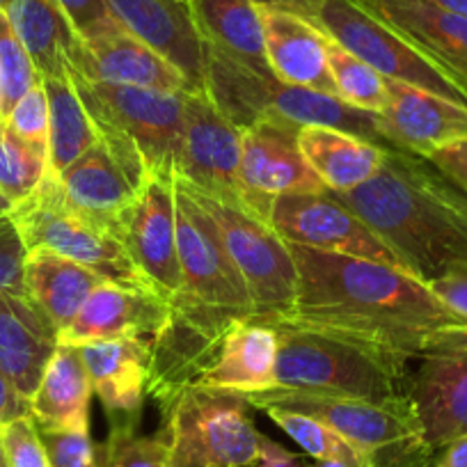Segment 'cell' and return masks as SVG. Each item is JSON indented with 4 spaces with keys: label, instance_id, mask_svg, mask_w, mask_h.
Listing matches in <instances>:
<instances>
[{
    "label": "cell",
    "instance_id": "cell-1",
    "mask_svg": "<svg viewBox=\"0 0 467 467\" xmlns=\"http://www.w3.org/2000/svg\"><path fill=\"white\" fill-rule=\"evenodd\" d=\"M286 245L298 289L289 314L273 321L358 346L403 379L438 332L467 326L426 282L403 268Z\"/></svg>",
    "mask_w": 467,
    "mask_h": 467
},
{
    "label": "cell",
    "instance_id": "cell-2",
    "mask_svg": "<svg viewBox=\"0 0 467 467\" xmlns=\"http://www.w3.org/2000/svg\"><path fill=\"white\" fill-rule=\"evenodd\" d=\"M330 195L426 285L447 268L467 264V192L424 156L389 150L369 182Z\"/></svg>",
    "mask_w": 467,
    "mask_h": 467
},
{
    "label": "cell",
    "instance_id": "cell-3",
    "mask_svg": "<svg viewBox=\"0 0 467 467\" xmlns=\"http://www.w3.org/2000/svg\"><path fill=\"white\" fill-rule=\"evenodd\" d=\"M204 89L234 127L257 122L300 131L303 127H327L394 150L380 133L379 112L348 106L339 97L309 88H296L277 78H262L204 47Z\"/></svg>",
    "mask_w": 467,
    "mask_h": 467
},
{
    "label": "cell",
    "instance_id": "cell-4",
    "mask_svg": "<svg viewBox=\"0 0 467 467\" xmlns=\"http://www.w3.org/2000/svg\"><path fill=\"white\" fill-rule=\"evenodd\" d=\"M177 250L182 289L170 314L220 344L241 318L254 317L253 298L229 257L218 224L177 179Z\"/></svg>",
    "mask_w": 467,
    "mask_h": 467
},
{
    "label": "cell",
    "instance_id": "cell-5",
    "mask_svg": "<svg viewBox=\"0 0 467 467\" xmlns=\"http://www.w3.org/2000/svg\"><path fill=\"white\" fill-rule=\"evenodd\" d=\"M244 394L188 385L163 410L159 440L172 467H254L259 433Z\"/></svg>",
    "mask_w": 467,
    "mask_h": 467
},
{
    "label": "cell",
    "instance_id": "cell-6",
    "mask_svg": "<svg viewBox=\"0 0 467 467\" xmlns=\"http://www.w3.org/2000/svg\"><path fill=\"white\" fill-rule=\"evenodd\" d=\"M280 332L275 388L282 392L392 403L408 397V379L353 344L268 321Z\"/></svg>",
    "mask_w": 467,
    "mask_h": 467
},
{
    "label": "cell",
    "instance_id": "cell-7",
    "mask_svg": "<svg viewBox=\"0 0 467 467\" xmlns=\"http://www.w3.org/2000/svg\"><path fill=\"white\" fill-rule=\"evenodd\" d=\"M12 223L19 229L28 253L47 250L89 268L108 282L154 291L131 262L122 239L112 229L76 211L53 174H47L37 191L16 204Z\"/></svg>",
    "mask_w": 467,
    "mask_h": 467
},
{
    "label": "cell",
    "instance_id": "cell-8",
    "mask_svg": "<svg viewBox=\"0 0 467 467\" xmlns=\"http://www.w3.org/2000/svg\"><path fill=\"white\" fill-rule=\"evenodd\" d=\"M182 183L218 224L229 257L234 259L250 291L254 317L273 321L289 314L296 303L298 271L286 241L273 229L271 223L245 206L215 200L206 192L195 191L186 182Z\"/></svg>",
    "mask_w": 467,
    "mask_h": 467
},
{
    "label": "cell",
    "instance_id": "cell-9",
    "mask_svg": "<svg viewBox=\"0 0 467 467\" xmlns=\"http://www.w3.org/2000/svg\"><path fill=\"white\" fill-rule=\"evenodd\" d=\"M69 78L92 119L117 129L136 145L150 172H177L188 92L92 83L71 69Z\"/></svg>",
    "mask_w": 467,
    "mask_h": 467
},
{
    "label": "cell",
    "instance_id": "cell-10",
    "mask_svg": "<svg viewBox=\"0 0 467 467\" xmlns=\"http://www.w3.org/2000/svg\"><path fill=\"white\" fill-rule=\"evenodd\" d=\"M309 24L327 39L379 71L385 78L426 89L453 103L467 106V99L456 85L444 78L421 53L392 28L380 24L350 0H321Z\"/></svg>",
    "mask_w": 467,
    "mask_h": 467
},
{
    "label": "cell",
    "instance_id": "cell-11",
    "mask_svg": "<svg viewBox=\"0 0 467 467\" xmlns=\"http://www.w3.org/2000/svg\"><path fill=\"white\" fill-rule=\"evenodd\" d=\"M408 399L431 449L467 435V326L442 330L421 348Z\"/></svg>",
    "mask_w": 467,
    "mask_h": 467
},
{
    "label": "cell",
    "instance_id": "cell-12",
    "mask_svg": "<svg viewBox=\"0 0 467 467\" xmlns=\"http://www.w3.org/2000/svg\"><path fill=\"white\" fill-rule=\"evenodd\" d=\"M177 177L215 200L250 209L241 186V129L220 112L206 89L186 94Z\"/></svg>",
    "mask_w": 467,
    "mask_h": 467
},
{
    "label": "cell",
    "instance_id": "cell-13",
    "mask_svg": "<svg viewBox=\"0 0 467 467\" xmlns=\"http://www.w3.org/2000/svg\"><path fill=\"white\" fill-rule=\"evenodd\" d=\"M119 239L156 294L172 303L182 289L177 250V172H151L119 223Z\"/></svg>",
    "mask_w": 467,
    "mask_h": 467
},
{
    "label": "cell",
    "instance_id": "cell-14",
    "mask_svg": "<svg viewBox=\"0 0 467 467\" xmlns=\"http://www.w3.org/2000/svg\"><path fill=\"white\" fill-rule=\"evenodd\" d=\"M271 224L286 244L388 264L406 271L401 259L327 191L321 195L275 197L271 206Z\"/></svg>",
    "mask_w": 467,
    "mask_h": 467
},
{
    "label": "cell",
    "instance_id": "cell-15",
    "mask_svg": "<svg viewBox=\"0 0 467 467\" xmlns=\"http://www.w3.org/2000/svg\"><path fill=\"white\" fill-rule=\"evenodd\" d=\"M241 186L250 211L266 223L275 197L327 191L300 150L298 131L271 122L241 129Z\"/></svg>",
    "mask_w": 467,
    "mask_h": 467
},
{
    "label": "cell",
    "instance_id": "cell-16",
    "mask_svg": "<svg viewBox=\"0 0 467 467\" xmlns=\"http://www.w3.org/2000/svg\"><path fill=\"white\" fill-rule=\"evenodd\" d=\"M350 3H356L360 10L406 39L467 99V16L449 15L424 0H350Z\"/></svg>",
    "mask_w": 467,
    "mask_h": 467
},
{
    "label": "cell",
    "instance_id": "cell-17",
    "mask_svg": "<svg viewBox=\"0 0 467 467\" xmlns=\"http://www.w3.org/2000/svg\"><path fill=\"white\" fill-rule=\"evenodd\" d=\"M388 106L379 112L380 133L394 150L429 156L431 151L467 138V106L426 89L385 78Z\"/></svg>",
    "mask_w": 467,
    "mask_h": 467
},
{
    "label": "cell",
    "instance_id": "cell-18",
    "mask_svg": "<svg viewBox=\"0 0 467 467\" xmlns=\"http://www.w3.org/2000/svg\"><path fill=\"white\" fill-rule=\"evenodd\" d=\"M168 318L170 303L156 291L106 280L85 300L74 323L57 337L60 344L71 346L115 337H136L151 344Z\"/></svg>",
    "mask_w": 467,
    "mask_h": 467
},
{
    "label": "cell",
    "instance_id": "cell-19",
    "mask_svg": "<svg viewBox=\"0 0 467 467\" xmlns=\"http://www.w3.org/2000/svg\"><path fill=\"white\" fill-rule=\"evenodd\" d=\"M69 69L92 83L117 88H147L161 92L195 89L172 62L124 28L97 42H80L71 56Z\"/></svg>",
    "mask_w": 467,
    "mask_h": 467
},
{
    "label": "cell",
    "instance_id": "cell-20",
    "mask_svg": "<svg viewBox=\"0 0 467 467\" xmlns=\"http://www.w3.org/2000/svg\"><path fill=\"white\" fill-rule=\"evenodd\" d=\"M124 30L172 62L195 89H204V44L188 0H106Z\"/></svg>",
    "mask_w": 467,
    "mask_h": 467
},
{
    "label": "cell",
    "instance_id": "cell-21",
    "mask_svg": "<svg viewBox=\"0 0 467 467\" xmlns=\"http://www.w3.org/2000/svg\"><path fill=\"white\" fill-rule=\"evenodd\" d=\"M280 332L264 318H241L224 332L213 362L192 385L236 394L266 392L275 388Z\"/></svg>",
    "mask_w": 467,
    "mask_h": 467
},
{
    "label": "cell",
    "instance_id": "cell-22",
    "mask_svg": "<svg viewBox=\"0 0 467 467\" xmlns=\"http://www.w3.org/2000/svg\"><path fill=\"white\" fill-rule=\"evenodd\" d=\"M60 337L28 296L0 294V371L30 403Z\"/></svg>",
    "mask_w": 467,
    "mask_h": 467
},
{
    "label": "cell",
    "instance_id": "cell-23",
    "mask_svg": "<svg viewBox=\"0 0 467 467\" xmlns=\"http://www.w3.org/2000/svg\"><path fill=\"white\" fill-rule=\"evenodd\" d=\"M80 360L94 394L110 417H138L150 385V344L136 337H115L80 344Z\"/></svg>",
    "mask_w": 467,
    "mask_h": 467
},
{
    "label": "cell",
    "instance_id": "cell-24",
    "mask_svg": "<svg viewBox=\"0 0 467 467\" xmlns=\"http://www.w3.org/2000/svg\"><path fill=\"white\" fill-rule=\"evenodd\" d=\"M266 57L273 76L296 88L318 89L337 97L327 62V37L303 16L277 10H259Z\"/></svg>",
    "mask_w": 467,
    "mask_h": 467
},
{
    "label": "cell",
    "instance_id": "cell-25",
    "mask_svg": "<svg viewBox=\"0 0 467 467\" xmlns=\"http://www.w3.org/2000/svg\"><path fill=\"white\" fill-rule=\"evenodd\" d=\"M202 44L262 78H275L266 57L264 26L253 0H188Z\"/></svg>",
    "mask_w": 467,
    "mask_h": 467
},
{
    "label": "cell",
    "instance_id": "cell-26",
    "mask_svg": "<svg viewBox=\"0 0 467 467\" xmlns=\"http://www.w3.org/2000/svg\"><path fill=\"white\" fill-rule=\"evenodd\" d=\"M57 183L76 211L112 229L117 236L124 213L138 200V188L129 182L103 142H97L69 168L62 170L57 174Z\"/></svg>",
    "mask_w": 467,
    "mask_h": 467
},
{
    "label": "cell",
    "instance_id": "cell-27",
    "mask_svg": "<svg viewBox=\"0 0 467 467\" xmlns=\"http://www.w3.org/2000/svg\"><path fill=\"white\" fill-rule=\"evenodd\" d=\"M92 394L78 346L57 344L37 392L30 399V415L39 429L89 431Z\"/></svg>",
    "mask_w": 467,
    "mask_h": 467
},
{
    "label": "cell",
    "instance_id": "cell-28",
    "mask_svg": "<svg viewBox=\"0 0 467 467\" xmlns=\"http://www.w3.org/2000/svg\"><path fill=\"white\" fill-rule=\"evenodd\" d=\"M298 145L327 192H348L369 182L385 163L388 150L327 127H303Z\"/></svg>",
    "mask_w": 467,
    "mask_h": 467
},
{
    "label": "cell",
    "instance_id": "cell-29",
    "mask_svg": "<svg viewBox=\"0 0 467 467\" xmlns=\"http://www.w3.org/2000/svg\"><path fill=\"white\" fill-rule=\"evenodd\" d=\"M5 15L42 78L69 74L71 56L83 39L57 0H7Z\"/></svg>",
    "mask_w": 467,
    "mask_h": 467
},
{
    "label": "cell",
    "instance_id": "cell-30",
    "mask_svg": "<svg viewBox=\"0 0 467 467\" xmlns=\"http://www.w3.org/2000/svg\"><path fill=\"white\" fill-rule=\"evenodd\" d=\"M101 282L106 280L89 268L47 250H33L26 257V294L51 318L57 335L74 323Z\"/></svg>",
    "mask_w": 467,
    "mask_h": 467
},
{
    "label": "cell",
    "instance_id": "cell-31",
    "mask_svg": "<svg viewBox=\"0 0 467 467\" xmlns=\"http://www.w3.org/2000/svg\"><path fill=\"white\" fill-rule=\"evenodd\" d=\"M48 99V174L57 177L99 142L92 115L69 74L42 78Z\"/></svg>",
    "mask_w": 467,
    "mask_h": 467
},
{
    "label": "cell",
    "instance_id": "cell-32",
    "mask_svg": "<svg viewBox=\"0 0 467 467\" xmlns=\"http://www.w3.org/2000/svg\"><path fill=\"white\" fill-rule=\"evenodd\" d=\"M327 62H330L337 97L341 101L367 112H380L388 106L385 76H380L367 62L341 48L332 39H327Z\"/></svg>",
    "mask_w": 467,
    "mask_h": 467
},
{
    "label": "cell",
    "instance_id": "cell-33",
    "mask_svg": "<svg viewBox=\"0 0 467 467\" xmlns=\"http://www.w3.org/2000/svg\"><path fill=\"white\" fill-rule=\"evenodd\" d=\"M99 467H172L159 435H142L138 417H110L106 442L97 444Z\"/></svg>",
    "mask_w": 467,
    "mask_h": 467
},
{
    "label": "cell",
    "instance_id": "cell-34",
    "mask_svg": "<svg viewBox=\"0 0 467 467\" xmlns=\"http://www.w3.org/2000/svg\"><path fill=\"white\" fill-rule=\"evenodd\" d=\"M48 174V159L0 122V192L21 204Z\"/></svg>",
    "mask_w": 467,
    "mask_h": 467
},
{
    "label": "cell",
    "instance_id": "cell-35",
    "mask_svg": "<svg viewBox=\"0 0 467 467\" xmlns=\"http://www.w3.org/2000/svg\"><path fill=\"white\" fill-rule=\"evenodd\" d=\"M268 417L289 435L294 442H298L303 447V451L307 456H312L314 461H323V458H344V461L353 462L356 467H365V461L360 458V453L350 447L341 435H337L330 426H326L323 421L314 420V417L303 415V412L296 410H285V408H264Z\"/></svg>",
    "mask_w": 467,
    "mask_h": 467
},
{
    "label": "cell",
    "instance_id": "cell-36",
    "mask_svg": "<svg viewBox=\"0 0 467 467\" xmlns=\"http://www.w3.org/2000/svg\"><path fill=\"white\" fill-rule=\"evenodd\" d=\"M42 80V74L35 67L33 57L26 51L24 42L12 28L5 10L0 12V110L3 122L12 108L24 99L33 85Z\"/></svg>",
    "mask_w": 467,
    "mask_h": 467
},
{
    "label": "cell",
    "instance_id": "cell-37",
    "mask_svg": "<svg viewBox=\"0 0 467 467\" xmlns=\"http://www.w3.org/2000/svg\"><path fill=\"white\" fill-rule=\"evenodd\" d=\"M5 124L16 138L28 142L33 150L48 159V99L42 80L33 85L12 108L10 115L5 117Z\"/></svg>",
    "mask_w": 467,
    "mask_h": 467
},
{
    "label": "cell",
    "instance_id": "cell-38",
    "mask_svg": "<svg viewBox=\"0 0 467 467\" xmlns=\"http://www.w3.org/2000/svg\"><path fill=\"white\" fill-rule=\"evenodd\" d=\"M0 451L7 467H51L33 415H24L0 429Z\"/></svg>",
    "mask_w": 467,
    "mask_h": 467
},
{
    "label": "cell",
    "instance_id": "cell-39",
    "mask_svg": "<svg viewBox=\"0 0 467 467\" xmlns=\"http://www.w3.org/2000/svg\"><path fill=\"white\" fill-rule=\"evenodd\" d=\"M39 435L51 467H99L97 444L89 438V431L39 429Z\"/></svg>",
    "mask_w": 467,
    "mask_h": 467
},
{
    "label": "cell",
    "instance_id": "cell-40",
    "mask_svg": "<svg viewBox=\"0 0 467 467\" xmlns=\"http://www.w3.org/2000/svg\"><path fill=\"white\" fill-rule=\"evenodd\" d=\"M85 44L122 30L106 0H57Z\"/></svg>",
    "mask_w": 467,
    "mask_h": 467
},
{
    "label": "cell",
    "instance_id": "cell-41",
    "mask_svg": "<svg viewBox=\"0 0 467 467\" xmlns=\"http://www.w3.org/2000/svg\"><path fill=\"white\" fill-rule=\"evenodd\" d=\"M26 248L19 229L12 220L0 223V294H26Z\"/></svg>",
    "mask_w": 467,
    "mask_h": 467
},
{
    "label": "cell",
    "instance_id": "cell-42",
    "mask_svg": "<svg viewBox=\"0 0 467 467\" xmlns=\"http://www.w3.org/2000/svg\"><path fill=\"white\" fill-rule=\"evenodd\" d=\"M435 298L467 321V264H456L429 282Z\"/></svg>",
    "mask_w": 467,
    "mask_h": 467
},
{
    "label": "cell",
    "instance_id": "cell-43",
    "mask_svg": "<svg viewBox=\"0 0 467 467\" xmlns=\"http://www.w3.org/2000/svg\"><path fill=\"white\" fill-rule=\"evenodd\" d=\"M426 159L444 174L451 183H456L462 192H467V138L453 140L440 150L431 151Z\"/></svg>",
    "mask_w": 467,
    "mask_h": 467
},
{
    "label": "cell",
    "instance_id": "cell-44",
    "mask_svg": "<svg viewBox=\"0 0 467 467\" xmlns=\"http://www.w3.org/2000/svg\"><path fill=\"white\" fill-rule=\"evenodd\" d=\"M24 415H30V403L19 397V392L0 371V429Z\"/></svg>",
    "mask_w": 467,
    "mask_h": 467
},
{
    "label": "cell",
    "instance_id": "cell-45",
    "mask_svg": "<svg viewBox=\"0 0 467 467\" xmlns=\"http://www.w3.org/2000/svg\"><path fill=\"white\" fill-rule=\"evenodd\" d=\"M254 467H309L300 461V456L291 453L282 444L273 442L266 435L262 438V449H259V461Z\"/></svg>",
    "mask_w": 467,
    "mask_h": 467
},
{
    "label": "cell",
    "instance_id": "cell-46",
    "mask_svg": "<svg viewBox=\"0 0 467 467\" xmlns=\"http://www.w3.org/2000/svg\"><path fill=\"white\" fill-rule=\"evenodd\" d=\"M259 10H277L289 12V15L303 16L305 21L312 19L317 7L321 5V0H253Z\"/></svg>",
    "mask_w": 467,
    "mask_h": 467
},
{
    "label": "cell",
    "instance_id": "cell-47",
    "mask_svg": "<svg viewBox=\"0 0 467 467\" xmlns=\"http://www.w3.org/2000/svg\"><path fill=\"white\" fill-rule=\"evenodd\" d=\"M438 451L431 467H467V435L444 444Z\"/></svg>",
    "mask_w": 467,
    "mask_h": 467
},
{
    "label": "cell",
    "instance_id": "cell-48",
    "mask_svg": "<svg viewBox=\"0 0 467 467\" xmlns=\"http://www.w3.org/2000/svg\"><path fill=\"white\" fill-rule=\"evenodd\" d=\"M424 3L438 7V10L449 12V15L467 16V0H424Z\"/></svg>",
    "mask_w": 467,
    "mask_h": 467
},
{
    "label": "cell",
    "instance_id": "cell-49",
    "mask_svg": "<svg viewBox=\"0 0 467 467\" xmlns=\"http://www.w3.org/2000/svg\"><path fill=\"white\" fill-rule=\"evenodd\" d=\"M16 204L12 200H7L3 192H0V223H5V220H12V213H15Z\"/></svg>",
    "mask_w": 467,
    "mask_h": 467
},
{
    "label": "cell",
    "instance_id": "cell-50",
    "mask_svg": "<svg viewBox=\"0 0 467 467\" xmlns=\"http://www.w3.org/2000/svg\"><path fill=\"white\" fill-rule=\"evenodd\" d=\"M312 467H356V465L344 461V458H323V461H317V465Z\"/></svg>",
    "mask_w": 467,
    "mask_h": 467
},
{
    "label": "cell",
    "instance_id": "cell-51",
    "mask_svg": "<svg viewBox=\"0 0 467 467\" xmlns=\"http://www.w3.org/2000/svg\"><path fill=\"white\" fill-rule=\"evenodd\" d=\"M0 467H7V462H5V456H3V451H0Z\"/></svg>",
    "mask_w": 467,
    "mask_h": 467
},
{
    "label": "cell",
    "instance_id": "cell-52",
    "mask_svg": "<svg viewBox=\"0 0 467 467\" xmlns=\"http://www.w3.org/2000/svg\"><path fill=\"white\" fill-rule=\"evenodd\" d=\"M5 5H7V0H0V12L5 10Z\"/></svg>",
    "mask_w": 467,
    "mask_h": 467
},
{
    "label": "cell",
    "instance_id": "cell-53",
    "mask_svg": "<svg viewBox=\"0 0 467 467\" xmlns=\"http://www.w3.org/2000/svg\"><path fill=\"white\" fill-rule=\"evenodd\" d=\"M0 122H3V110H0Z\"/></svg>",
    "mask_w": 467,
    "mask_h": 467
}]
</instances>
